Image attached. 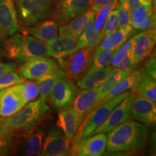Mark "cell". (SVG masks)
Segmentation results:
<instances>
[{"instance_id": "cell-5", "label": "cell", "mask_w": 156, "mask_h": 156, "mask_svg": "<svg viewBox=\"0 0 156 156\" xmlns=\"http://www.w3.org/2000/svg\"><path fill=\"white\" fill-rule=\"evenodd\" d=\"M18 20L23 26L31 27L51 17L53 0H15Z\"/></svg>"}, {"instance_id": "cell-44", "label": "cell", "mask_w": 156, "mask_h": 156, "mask_svg": "<svg viewBox=\"0 0 156 156\" xmlns=\"http://www.w3.org/2000/svg\"><path fill=\"white\" fill-rule=\"evenodd\" d=\"M140 4L142 5H152V1L153 0H139Z\"/></svg>"}, {"instance_id": "cell-23", "label": "cell", "mask_w": 156, "mask_h": 156, "mask_svg": "<svg viewBox=\"0 0 156 156\" xmlns=\"http://www.w3.org/2000/svg\"><path fill=\"white\" fill-rule=\"evenodd\" d=\"M135 30L131 25H126L119 28L114 32L107 35L102 39L100 44L97 48H118L121 45L124 44L129 38H131L136 34Z\"/></svg>"}, {"instance_id": "cell-37", "label": "cell", "mask_w": 156, "mask_h": 156, "mask_svg": "<svg viewBox=\"0 0 156 156\" xmlns=\"http://www.w3.org/2000/svg\"><path fill=\"white\" fill-rule=\"evenodd\" d=\"M119 19V28L131 25V10L126 2L118 4L116 7Z\"/></svg>"}, {"instance_id": "cell-14", "label": "cell", "mask_w": 156, "mask_h": 156, "mask_svg": "<svg viewBox=\"0 0 156 156\" xmlns=\"http://www.w3.org/2000/svg\"><path fill=\"white\" fill-rule=\"evenodd\" d=\"M107 135L97 133L82 140L69 153L79 156H100L106 151Z\"/></svg>"}, {"instance_id": "cell-34", "label": "cell", "mask_w": 156, "mask_h": 156, "mask_svg": "<svg viewBox=\"0 0 156 156\" xmlns=\"http://www.w3.org/2000/svg\"><path fill=\"white\" fill-rule=\"evenodd\" d=\"M25 78L15 71L8 72L0 76V90L23 83Z\"/></svg>"}, {"instance_id": "cell-8", "label": "cell", "mask_w": 156, "mask_h": 156, "mask_svg": "<svg viewBox=\"0 0 156 156\" xmlns=\"http://www.w3.org/2000/svg\"><path fill=\"white\" fill-rule=\"evenodd\" d=\"M72 140L64 135L58 127H53L45 138L40 155L44 156H64L69 155L71 151Z\"/></svg>"}, {"instance_id": "cell-17", "label": "cell", "mask_w": 156, "mask_h": 156, "mask_svg": "<svg viewBox=\"0 0 156 156\" xmlns=\"http://www.w3.org/2000/svg\"><path fill=\"white\" fill-rule=\"evenodd\" d=\"M98 87L84 90L78 93L72 103L80 122L98 105Z\"/></svg>"}, {"instance_id": "cell-41", "label": "cell", "mask_w": 156, "mask_h": 156, "mask_svg": "<svg viewBox=\"0 0 156 156\" xmlns=\"http://www.w3.org/2000/svg\"><path fill=\"white\" fill-rule=\"evenodd\" d=\"M118 4V0H91L89 7L96 13L103 6L107 5H113L116 8Z\"/></svg>"}, {"instance_id": "cell-30", "label": "cell", "mask_w": 156, "mask_h": 156, "mask_svg": "<svg viewBox=\"0 0 156 156\" xmlns=\"http://www.w3.org/2000/svg\"><path fill=\"white\" fill-rule=\"evenodd\" d=\"M44 133L41 130L33 132L32 133L25 136V144L24 146V153L27 155H40L43 145V138Z\"/></svg>"}, {"instance_id": "cell-12", "label": "cell", "mask_w": 156, "mask_h": 156, "mask_svg": "<svg viewBox=\"0 0 156 156\" xmlns=\"http://www.w3.org/2000/svg\"><path fill=\"white\" fill-rule=\"evenodd\" d=\"M132 54L136 63L139 64L146 59L153 52L156 40L155 26L134 35Z\"/></svg>"}, {"instance_id": "cell-4", "label": "cell", "mask_w": 156, "mask_h": 156, "mask_svg": "<svg viewBox=\"0 0 156 156\" xmlns=\"http://www.w3.org/2000/svg\"><path fill=\"white\" fill-rule=\"evenodd\" d=\"M131 93L132 91H125L110 100L101 102L98 105L81 123L77 134L73 138L71 150L75 147L82 140L92 135L93 132L107 119L113 109Z\"/></svg>"}, {"instance_id": "cell-40", "label": "cell", "mask_w": 156, "mask_h": 156, "mask_svg": "<svg viewBox=\"0 0 156 156\" xmlns=\"http://www.w3.org/2000/svg\"><path fill=\"white\" fill-rule=\"evenodd\" d=\"M147 61L145 62L144 65V73L146 75H149L150 77H153V79H155L156 77V65H155V54L154 52V54H151L148 56Z\"/></svg>"}, {"instance_id": "cell-3", "label": "cell", "mask_w": 156, "mask_h": 156, "mask_svg": "<svg viewBox=\"0 0 156 156\" xmlns=\"http://www.w3.org/2000/svg\"><path fill=\"white\" fill-rule=\"evenodd\" d=\"M5 49L9 58L21 62L34 58L49 56L46 43L27 34L12 35L5 43Z\"/></svg>"}, {"instance_id": "cell-43", "label": "cell", "mask_w": 156, "mask_h": 156, "mask_svg": "<svg viewBox=\"0 0 156 156\" xmlns=\"http://www.w3.org/2000/svg\"><path fill=\"white\" fill-rule=\"evenodd\" d=\"M118 2L119 4L126 2L131 11L140 5L139 0H119Z\"/></svg>"}, {"instance_id": "cell-18", "label": "cell", "mask_w": 156, "mask_h": 156, "mask_svg": "<svg viewBox=\"0 0 156 156\" xmlns=\"http://www.w3.org/2000/svg\"><path fill=\"white\" fill-rule=\"evenodd\" d=\"M45 43L47 46L49 56H52L57 60L67 57L80 48L77 39L69 37H56Z\"/></svg>"}, {"instance_id": "cell-10", "label": "cell", "mask_w": 156, "mask_h": 156, "mask_svg": "<svg viewBox=\"0 0 156 156\" xmlns=\"http://www.w3.org/2000/svg\"><path fill=\"white\" fill-rule=\"evenodd\" d=\"M134 90L126 97L122 102L119 103L109 114L107 119L93 132V134L97 133H107L129 119L131 116L132 101L134 98Z\"/></svg>"}, {"instance_id": "cell-13", "label": "cell", "mask_w": 156, "mask_h": 156, "mask_svg": "<svg viewBox=\"0 0 156 156\" xmlns=\"http://www.w3.org/2000/svg\"><path fill=\"white\" fill-rule=\"evenodd\" d=\"M132 119L142 124L153 125L156 121V105L150 99L134 96L132 101L131 116Z\"/></svg>"}, {"instance_id": "cell-32", "label": "cell", "mask_w": 156, "mask_h": 156, "mask_svg": "<svg viewBox=\"0 0 156 156\" xmlns=\"http://www.w3.org/2000/svg\"><path fill=\"white\" fill-rule=\"evenodd\" d=\"M17 90L25 103L34 101L39 96V89L36 82L30 80L16 84Z\"/></svg>"}, {"instance_id": "cell-45", "label": "cell", "mask_w": 156, "mask_h": 156, "mask_svg": "<svg viewBox=\"0 0 156 156\" xmlns=\"http://www.w3.org/2000/svg\"><path fill=\"white\" fill-rule=\"evenodd\" d=\"M6 37H7V36H6L5 34H2V33L1 31H0V41L2 40V39H4L5 38H6Z\"/></svg>"}, {"instance_id": "cell-39", "label": "cell", "mask_w": 156, "mask_h": 156, "mask_svg": "<svg viewBox=\"0 0 156 156\" xmlns=\"http://www.w3.org/2000/svg\"><path fill=\"white\" fill-rule=\"evenodd\" d=\"M138 64L136 62L133 54H132V51H131L123 58L122 61L119 62V64L117 65L116 67L124 70V71L132 72L135 70Z\"/></svg>"}, {"instance_id": "cell-20", "label": "cell", "mask_w": 156, "mask_h": 156, "mask_svg": "<svg viewBox=\"0 0 156 156\" xmlns=\"http://www.w3.org/2000/svg\"><path fill=\"white\" fill-rule=\"evenodd\" d=\"M57 126L63 132L68 139L73 140L80 126V121L75 110L72 106H68L60 110L58 113Z\"/></svg>"}, {"instance_id": "cell-24", "label": "cell", "mask_w": 156, "mask_h": 156, "mask_svg": "<svg viewBox=\"0 0 156 156\" xmlns=\"http://www.w3.org/2000/svg\"><path fill=\"white\" fill-rule=\"evenodd\" d=\"M142 72L141 70H134L127 76L123 77L114 85L112 90L106 95V96L101 101V102L107 101L117 96L121 93L127 91L128 90L134 89L141 77Z\"/></svg>"}, {"instance_id": "cell-36", "label": "cell", "mask_w": 156, "mask_h": 156, "mask_svg": "<svg viewBox=\"0 0 156 156\" xmlns=\"http://www.w3.org/2000/svg\"><path fill=\"white\" fill-rule=\"evenodd\" d=\"M116 8L113 5H105L95 13V19L94 20V29L97 31H101L103 25L106 23L111 11Z\"/></svg>"}, {"instance_id": "cell-21", "label": "cell", "mask_w": 156, "mask_h": 156, "mask_svg": "<svg viewBox=\"0 0 156 156\" xmlns=\"http://www.w3.org/2000/svg\"><path fill=\"white\" fill-rule=\"evenodd\" d=\"M155 14L153 5L140 4L131 11V25L135 30H146L155 26Z\"/></svg>"}, {"instance_id": "cell-7", "label": "cell", "mask_w": 156, "mask_h": 156, "mask_svg": "<svg viewBox=\"0 0 156 156\" xmlns=\"http://www.w3.org/2000/svg\"><path fill=\"white\" fill-rule=\"evenodd\" d=\"M78 94V90L73 80L62 77L58 79L51 90L48 101L56 110L60 111L72 104Z\"/></svg>"}, {"instance_id": "cell-6", "label": "cell", "mask_w": 156, "mask_h": 156, "mask_svg": "<svg viewBox=\"0 0 156 156\" xmlns=\"http://www.w3.org/2000/svg\"><path fill=\"white\" fill-rule=\"evenodd\" d=\"M95 48L83 47L67 57L58 59L65 77L71 80H78L86 74L90 67Z\"/></svg>"}, {"instance_id": "cell-42", "label": "cell", "mask_w": 156, "mask_h": 156, "mask_svg": "<svg viewBox=\"0 0 156 156\" xmlns=\"http://www.w3.org/2000/svg\"><path fill=\"white\" fill-rule=\"evenodd\" d=\"M17 69V66L15 63H1L0 62V76L6 73L12 71H15Z\"/></svg>"}, {"instance_id": "cell-28", "label": "cell", "mask_w": 156, "mask_h": 156, "mask_svg": "<svg viewBox=\"0 0 156 156\" xmlns=\"http://www.w3.org/2000/svg\"><path fill=\"white\" fill-rule=\"evenodd\" d=\"M131 72L124 71L119 68L111 70L103 83L98 87V105L100 104L101 101L106 96L115 84L123 77L127 76Z\"/></svg>"}, {"instance_id": "cell-2", "label": "cell", "mask_w": 156, "mask_h": 156, "mask_svg": "<svg viewBox=\"0 0 156 156\" xmlns=\"http://www.w3.org/2000/svg\"><path fill=\"white\" fill-rule=\"evenodd\" d=\"M50 111L46 103L39 99L31 101L16 114L4 120L13 135L25 137L36 129Z\"/></svg>"}, {"instance_id": "cell-25", "label": "cell", "mask_w": 156, "mask_h": 156, "mask_svg": "<svg viewBox=\"0 0 156 156\" xmlns=\"http://www.w3.org/2000/svg\"><path fill=\"white\" fill-rule=\"evenodd\" d=\"M64 73L61 68L58 67L51 73L44 75V77L36 80L39 89V96L40 99L44 102H47L48 101L50 92L52 87L58 79L62 77H64Z\"/></svg>"}, {"instance_id": "cell-1", "label": "cell", "mask_w": 156, "mask_h": 156, "mask_svg": "<svg viewBox=\"0 0 156 156\" xmlns=\"http://www.w3.org/2000/svg\"><path fill=\"white\" fill-rule=\"evenodd\" d=\"M147 139L145 125L136 121L126 120L108 132L106 149L108 153L137 152L146 147Z\"/></svg>"}, {"instance_id": "cell-16", "label": "cell", "mask_w": 156, "mask_h": 156, "mask_svg": "<svg viewBox=\"0 0 156 156\" xmlns=\"http://www.w3.org/2000/svg\"><path fill=\"white\" fill-rule=\"evenodd\" d=\"M19 30V20L15 0H0V31L6 36Z\"/></svg>"}, {"instance_id": "cell-19", "label": "cell", "mask_w": 156, "mask_h": 156, "mask_svg": "<svg viewBox=\"0 0 156 156\" xmlns=\"http://www.w3.org/2000/svg\"><path fill=\"white\" fill-rule=\"evenodd\" d=\"M95 16V12L88 8L66 24L61 25L58 28V34H59V36L78 39L90 19Z\"/></svg>"}, {"instance_id": "cell-15", "label": "cell", "mask_w": 156, "mask_h": 156, "mask_svg": "<svg viewBox=\"0 0 156 156\" xmlns=\"http://www.w3.org/2000/svg\"><path fill=\"white\" fill-rule=\"evenodd\" d=\"M25 105L16 85L0 90V118L6 119L12 116Z\"/></svg>"}, {"instance_id": "cell-33", "label": "cell", "mask_w": 156, "mask_h": 156, "mask_svg": "<svg viewBox=\"0 0 156 156\" xmlns=\"http://www.w3.org/2000/svg\"><path fill=\"white\" fill-rule=\"evenodd\" d=\"M134 36L131 37V38L129 40L126 41L124 44L121 45V46L116 50L114 54L111 58L110 64L111 67H117L119 62L124 58L129 52L132 51V48H133L134 44Z\"/></svg>"}, {"instance_id": "cell-38", "label": "cell", "mask_w": 156, "mask_h": 156, "mask_svg": "<svg viewBox=\"0 0 156 156\" xmlns=\"http://www.w3.org/2000/svg\"><path fill=\"white\" fill-rule=\"evenodd\" d=\"M94 20L95 17H92L89 23H87V26L84 29L80 36L78 38V44H79V48H83L87 46V42H88L89 39L90 38L91 36H92L93 33L94 32Z\"/></svg>"}, {"instance_id": "cell-31", "label": "cell", "mask_w": 156, "mask_h": 156, "mask_svg": "<svg viewBox=\"0 0 156 156\" xmlns=\"http://www.w3.org/2000/svg\"><path fill=\"white\" fill-rule=\"evenodd\" d=\"M12 132L6 124L4 119L0 118V156L7 155L13 145Z\"/></svg>"}, {"instance_id": "cell-35", "label": "cell", "mask_w": 156, "mask_h": 156, "mask_svg": "<svg viewBox=\"0 0 156 156\" xmlns=\"http://www.w3.org/2000/svg\"><path fill=\"white\" fill-rule=\"evenodd\" d=\"M119 28V19L117 15V9L115 8L111 11L106 23L103 25L102 29L101 30V34L103 38L111 33L114 32Z\"/></svg>"}, {"instance_id": "cell-29", "label": "cell", "mask_w": 156, "mask_h": 156, "mask_svg": "<svg viewBox=\"0 0 156 156\" xmlns=\"http://www.w3.org/2000/svg\"><path fill=\"white\" fill-rule=\"evenodd\" d=\"M116 48H95L94 54L92 60V63L87 70L86 74H89L93 72L98 71L106 67L110 62L111 58L116 51Z\"/></svg>"}, {"instance_id": "cell-46", "label": "cell", "mask_w": 156, "mask_h": 156, "mask_svg": "<svg viewBox=\"0 0 156 156\" xmlns=\"http://www.w3.org/2000/svg\"><path fill=\"white\" fill-rule=\"evenodd\" d=\"M53 1H54V4H55V3L56 2H57V1H58V0H53Z\"/></svg>"}, {"instance_id": "cell-26", "label": "cell", "mask_w": 156, "mask_h": 156, "mask_svg": "<svg viewBox=\"0 0 156 156\" xmlns=\"http://www.w3.org/2000/svg\"><path fill=\"white\" fill-rule=\"evenodd\" d=\"M112 69L111 66L93 73L85 74L77 82V87L83 90L93 89L98 87L103 83L107 76Z\"/></svg>"}, {"instance_id": "cell-11", "label": "cell", "mask_w": 156, "mask_h": 156, "mask_svg": "<svg viewBox=\"0 0 156 156\" xmlns=\"http://www.w3.org/2000/svg\"><path fill=\"white\" fill-rule=\"evenodd\" d=\"M58 67L56 62L48 56L34 58L25 62L20 69V75L26 79L38 80Z\"/></svg>"}, {"instance_id": "cell-22", "label": "cell", "mask_w": 156, "mask_h": 156, "mask_svg": "<svg viewBox=\"0 0 156 156\" xmlns=\"http://www.w3.org/2000/svg\"><path fill=\"white\" fill-rule=\"evenodd\" d=\"M58 23L52 20H44L25 31V34L30 35L44 42L56 38L58 36Z\"/></svg>"}, {"instance_id": "cell-9", "label": "cell", "mask_w": 156, "mask_h": 156, "mask_svg": "<svg viewBox=\"0 0 156 156\" xmlns=\"http://www.w3.org/2000/svg\"><path fill=\"white\" fill-rule=\"evenodd\" d=\"M91 0H58L54 4L52 17L59 25H64L89 8Z\"/></svg>"}, {"instance_id": "cell-27", "label": "cell", "mask_w": 156, "mask_h": 156, "mask_svg": "<svg viewBox=\"0 0 156 156\" xmlns=\"http://www.w3.org/2000/svg\"><path fill=\"white\" fill-rule=\"evenodd\" d=\"M134 91L138 96L146 98L153 102H156L155 79L142 73L139 82L134 88Z\"/></svg>"}]
</instances>
